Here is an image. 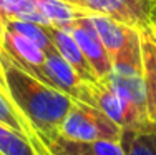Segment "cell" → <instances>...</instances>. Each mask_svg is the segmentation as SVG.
Segmentation results:
<instances>
[{"instance_id":"cell-1","label":"cell","mask_w":156,"mask_h":155,"mask_svg":"<svg viewBox=\"0 0 156 155\" xmlns=\"http://www.w3.org/2000/svg\"><path fill=\"white\" fill-rule=\"evenodd\" d=\"M0 67L7 94L28 120L42 143L58 137L62 122L68 113L73 98L25 72L2 49Z\"/></svg>"},{"instance_id":"cell-2","label":"cell","mask_w":156,"mask_h":155,"mask_svg":"<svg viewBox=\"0 0 156 155\" xmlns=\"http://www.w3.org/2000/svg\"><path fill=\"white\" fill-rule=\"evenodd\" d=\"M75 100H81L85 103L98 107L123 130L148 128L153 125L150 122L148 113L140 110L131 98L126 97L120 88L111 85L106 79L83 82L81 92Z\"/></svg>"},{"instance_id":"cell-3","label":"cell","mask_w":156,"mask_h":155,"mask_svg":"<svg viewBox=\"0 0 156 155\" xmlns=\"http://www.w3.org/2000/svg\"><path fill=\"white\" fill-rule=\"evenodd\" d=\"M105 79L131 98L140 110L148 113L140 28L129 39V42L111 58V72Z\"/></svg>"},{"instance_id":"cell-4","label":"cell","mask_w":156,"mask_h":155,"mask_svg":"<svg viewBox=\"0 0 156 155\" xmlns=\"http://www.w3.org/2000/svg\"><path fill=\"white\" fill-rule=\"evenodd\" d=\"M123 128L95 105L75 100L62 122L60 135L75 142L115 140L120 142Z\"/></svg>"},{"instance_id":"cell-5","label":"cell","mask_w":156,"mask_h":155,"mask_svg":"<svg viewBox=\"0 0 156 155\" xmlns=\"http://www.w3.org/2000/svg\"><path fill=\"white\" fill-rule=\"evenodd\" d=\"M87 13H101L135 28L150 25L156 7L144 0H65Z\"/></svg>"},{"instance_id":"cell-6","label":"cell","mask_w":156,"mask_h":155,"mask_svg":"<svg viewBox=\"0 0 156 155\" xmlns=\"http://www.w3.org/2000/svg\"><path fill=\"white\" fill-rule=\"evenodd\" d=\"M65 30H68L75 39V42L81 49L83 55L87 57L90 67L93 68L96 79L101 80L105 77H108L111 72V57L108 50L105 49V45H103L101 39L96 34L91 20L88 18V13L75 18Z\"/></svg>"},{"instance_id":"cell-7","label":"cell","mask_w":156,"mask_h":155,"mask_svg":"<svg viewBox=\"0 0 156 155\" xmlns=\"http://www.w3.org/2000/svg\"><path fill=\"white\" fill-rule=\"evenodd\" d=\"M0 49L5 52L18 67H22L25 72H28L35 79L50 85V82H48L45 75V70H43L47 54L35 42L28 40L27 37L17 34V32L10 30V28H5Z\"/></svg>"},{"instance_id":"cell-8","label":"cell","mask_w":156,"mask_h":155,"mask_svg":"<svg viewBox=\"0 0 156 155\" xmlns=\"http://www.w3.org/2000/svg\"><path fill=\"white\" fill-rule=\"evenodd\" d=\"M141 54H143L146 107L150 122L156 127V32L151 25L140 28Z\"/></svg>"},{"instance_id":"cell-9","label":"cell","mask_w":156,"mask_h":155,"mask_svg":"<svg viewBox=\"0 0 156 155\" xmlns=\"http://www.w3.org/2000/svg\"><path fill=\"white\" fill-rule=\"evenodd\" d=\"M43 70H45V75L51 87L58 88L60 92L70 95L72 98H78L85 80H81L76 70L57 50L51 52V54H47Z\"/></svg>"},{"instance_id":"cell-10","label":"cell","mask_w":156,"mask_h":155,"mask_svg":"<svg viewBox=\"0 0 156 155\" xmlns=\"http://www.w3.org/2000/svg\"><path fill=\"white\" fill-rule=\"evenodd\" d=\"M48 30H50L51 42H53L57 52L76 70V73L81 77V80H85V82L98 80L93 68L88 64L87 57L83 55L81 49L78 47V43L75 42V39L72 37V34L68 30H65L62 27H57V25H48Z\"/></svg>"},{"instance_id":"cell-11","label":"cell","mask_w":156,"mask_h":155,"mask_svg":"<svg viewBox=\"0 0 156 155\" xmlns=\"http://www.w3.org/2000/svg\"><path fill=\"white\" fill-rule=\"evenodd\" d=\"M88 18L91 20L96 34L101 39L103 45L108 50L111 58L123 49L129 42V39L136 34V30H138V28L121 24V22L115 20L111 17L101 15V13H88Z\"/></svg>"},{"instance_id":"cell-12","label":"cell","mask_w":156,"mask_h":155,"mask_svg":"<svg viewBox=\"0 0 156 155\" xmlns=\"http://www.w3.org/2000/svg\"><path fill=\"white\" fill-rule=\"evenodd\" d=\"M120 143L125 155H156V127L123 130Z\"/></svg>"},{"instance_id":"cell-13","label":"cell","mask_w":156,"mask_h":155,"mask_svg":"<svg viewBox=\"0 0 156 155\" xmlns=\"http://www.w3.org/2000/svg\"><path fill=\"white\" fill-rule=\"evenodd\" d=\"M5 28H10V30L17 32V34L27 37L28 40L35 42L45 54H51V52L57 50L53 42H51L48 25H42L30 20H22V18H7Z\"/></svg>"},{"instance_id":"cell-14","label":"cell","mask_w":156,"mask_h":155,"mask_svg":"<svg viewBox=\"0 0 156 155\" xmlns=\"http://www.w3.org/2000/svg\"><path fill=\"white\" fill-rule=\"evenodd\" d=\"M0 124L9 128H13V130L20 132V134H25L27 137H30L33 140V143L40 140L37 137L35 130L32 128V125L28 124V120L17 109V105L12 102L10 95L3 88H0Z\"/></svg>"},{"instance_id":"cell-15","label":"cell","mask_w":156,"mask_h":155,"mask_svg":"<svg viewBox=\"0 0 156 155\" xmlns=\"http://www.w3.org/2000/svg\"><path fill=\"white\" fill-rule=\"evenodd\" d=\"M0 155H38V150L30 137L0 124Z\"/></svg>"},{"instance_id":"cell-16","label":"cell","mask_w":156,"mask_h":155,"mask_svg":"<svg viewBox=\"0 0 156 155\" xmlns=\"http://www.w3.org/2000/svg\"><path fill=\"white\" fill-rule=\"evenodd\" d=\"M81 155H125L120 142L115 140H95V142H75Z\"/></svg>"},{"instance_id":"cell-17","label":"cell","mask_w":156,"mask_h":155,"mask_svg":"<svg viewBox=\"0 0 156 155\" xmlns=\"http://www.w3.org/2000/svg\"><path fill=\"white\" fill-rule=\"evenodd\" d=\"M43 145L47 147V150L42 155H81L76 150L73 140L65 138V137H62V135L55 137L53 140L43 143Z\"/></svg>"},{"instance_id":"cell-18","label":"cell","mask_w":156,"mask_h":155,"mask_svg":"<svg viewBox=\"0 0 156 155\" xmlns=\"http://www.w3.org/2000/svg\"><path fill=\"white\" fill-rule=\"evenodd\" d=\"M5 20H7V15H5V10H3V0H0V45H2L3 32H5Z\"/></svg>"},{"instance_id":"cell-19","label":"cell","mask_w":156,"mask_h":155,"mask_svg":"<svg viewBox=\"0 0 156 155\" xmlns=\"http://www.w3.org/2000/svg\"><path fill=\"white\" fill-rule=\"evenodd\" d=\"M150 25L153 27V30L156 32V10L153 12V15H151V22H150Z\"/></svg>"},{"instance_id":"cell-20","label":"cell","mask_w":156,"mask_h":155,"mask_svg":"<svg viewBox=\"0 0 156 155\" xmlns=\"http://www.w3.org/2000/svg\"><path fill=\"white\" fill-rule=\"evenodd\" d=\"M0 87L5 90V82H3V73H2V67H0Z\"/></svg>"},{"instance_id":"cell-21","label":"cell","mask_w":156,"mask_h":155,"mask_svg":"<svg viewBox=\"0 0 156 155\" xmlns=\"http://www.w3.org/2000/svg\"><path fill=\"white\" fill-rule=\"evenodd\" d=\"M144 2H150V3H153V5L156 7V0H144Z\"/></svg>"},{"instance_id":"cell-22","label":"cell","mask_w":156,"mask_h":155,"mask_svg":"<svg viewBox=\"0 0 156 155\" xmlns=\"http://www.w3.org/2000/svg\"><path fill=\"white\" fill-rule=\"evenodd\" d=\"M0 88H2V87H0Z\"/></svg>"}]
</instances>
